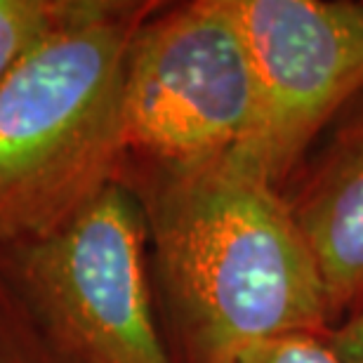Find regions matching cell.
Instances as JSON below:
<instances>
[{"label":"cell","mask_w":363,"mask_h":363,"mask_svg":"<svg viewBox=\"0 0 363 363\" xmlns=\"http://www.w3.org/2000/svg\"><path fill=\"white\" fill-rule=\"evenodd\" d=\"M359 7H361V14H363V0H359Z\"/></svg>","instance_id":"30bf717a"},{"label":"cell","mask_w":363,"mask_h":363,"mask_svg":"<svg viewBox=\"0 0 363 363\" xmlns=\"http://www.w3.org/2000/svg\"><path fill=\"white\" fill-rule=\"evenodd\" d=\"M149 227L165 290L201 363L325 335L323 283L288 201L238 158L165 168Z\"/></svg>","instance_id":"6da1fadb"},{"label":"cell","mask_w":363,"mask_h":363,"mask_svg":"<svg viewBox=\"0 0 363 363\" xmlns=\"http://www.w3.org/2000/svg\"><path fill=\"white\" fill-rule=\"evenodd\" d=\"M252 57L231 0H203L142 24L123 85V144L163 168L243 154L257 125Z\"/></svg>","instance_id":"3957f363"},{"label":"cell","mask_w":363,"mask_h":363,"mask_svg":"<svg viewBox=\"0 0 363 363\" xmlns=\"http://www.w3.org/2000/svg\"><path fill=\"white\" fill-rule=\"evenodd\" d=\"M257 81L241 163L283 179L337 108L363 90V14L347 0H231Z\"/></svg>","instance_id":"277c9868"},{"label":"cell","mask_w":363,"mask_h":363,"mask_svg":"<svg viewBox=\"0 0 363 363\" xmlns=\"http://www.w3.org/2000/svg\"><path fill=\"white\" fill-rule=\"evenodd\" d=\"M81 5L0 0V81L43 40L76 17Z\"/></svg>","instance_id":"52a82bcc"},{"label":"cell","mask_w":363,"mask_h":363,"mask_svg":"<svg viewBox=\"0 0 363 363\" xmlns=\"http://www.w3.org/2000/svg\"><path fill=\"white\" fill-rule=\"evenodd\" d=\"M288 206L321 276L330 318L363 307V111L340 128Z\"/></svg>","instance_id":"8992f818"},{"label":"cell","mask_w":363,"mask_h":363,"mask_svg":"<svg viewBox=\"0 0 363 363\" xmlns=\"http://www.w3.org/2000/svg\"><path fill=\"white\" fill-rule=\"evenodd\" d=\"M144 234L133 199L106 184L35 257L43 297L88 363H172L151 316Z\"/></svg>","instance_id":"5b68a950"},{"label":"cell","mask_w":363,"mask_h":363,"mask_svg":"<svg viewBox=\"0 0 363 363\" xmlns=\"http://www.w3.org/2000/svg\"><path fill=\"white\" fill-rule=\"evenodd\" d=\"M231 363H340L323 335H300L267 342L241 354Z\"/></svg>","instance_id":"ba28073f"},{"label":"cell","mask_w":363,"mask_h":363,"mask_svg":"<svg viewBox=\"0 0 363 363\" xmlns=\"http://www.w3.org/2000/svg\"><path fill=\"white\" fill-rule=\"evenodd\" d=\"M325 345L340 363H363V307L337 328L325 330Z\"/></svg>","instance_id":"9c48e42d"},{"label":"cell","mask_w":363,"mask_h":363,"mask_svg":"<svg viewBox=\"0 0 363 363\" xmlns=\"http://www.w3.org/2000/svg\"><path fill=\"white\" fill-rule=\"evenodd\" d=\"M133 5H81L0 81V231L40 229L85 203L123 144Z\"/></svg>","instance_id":"7a4b0ae2"}]
</instances>
